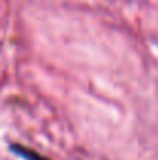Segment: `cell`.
<instances>
[{
    "label": "cell",
    "instance_id": "obj_1",
    "mask_svg": "<svg viewBox=\"0 0 158 160\" xmlns=\"http://www.w3.org/2000/svg\"><path fill=\"white\" fill-rule=\"evenodd\" d=\"M8 148L12 154H16L17 157L23 160H50L48 157L42 156L41 152H37V151H34V149H31V148H28L22 143H9Z\"/></svg>",
    "mask_w": 158,
    "mask_h": 160
}]
</instances>
